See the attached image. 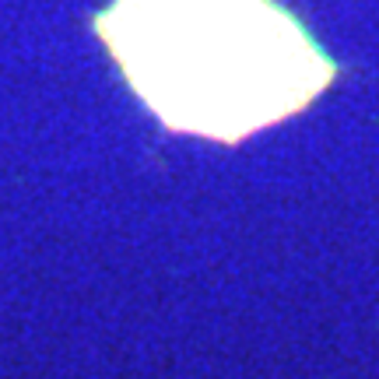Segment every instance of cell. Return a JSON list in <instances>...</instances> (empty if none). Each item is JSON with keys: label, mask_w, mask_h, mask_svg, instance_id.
<instances>
[{"label": "cell", "mask_w": 379, "mask_h": 379, "mask_svg": "<svg viewBox=\"0 0 379 379\" xmlns=\"http://www.w3.org/2000/svg\"><path fill=\"white\" fill-rule=\"evenodd\" d=\"M95 32L165 127L225 144L334 81L330 57L274 0H116Z\"/></svg>", "instance_id": "cell-1"}]
</instances>
